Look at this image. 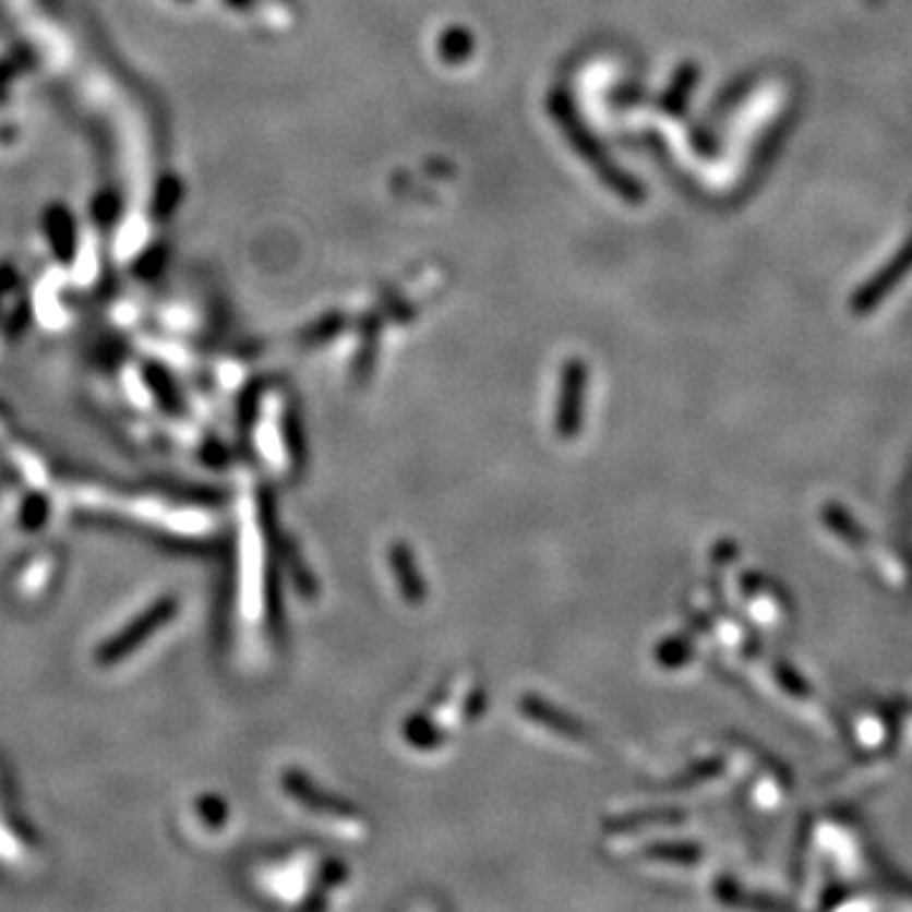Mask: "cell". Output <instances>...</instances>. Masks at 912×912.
Listing matches in <instances>:
<instances>
[{
	"label": "cell",
	"mask_w": 912,
	"mask_h": 912,
	"mask_svg": "<svg viewBox=\"0 0 912 912\" xmlns=\"http://www.w3.org/2000/svg\"><path fill=\"white\" fill-rule=\"evenodd\" d=\"M550 112H553L555 122L561 124V130L565 132V137H568L573 151H576L596 172H599V178L611 188L613 193L632 203H639L644 199V188L636 183L632 176H626L624 170H619L611 157L603 153L599 140H596L591 132L584 128V122H580V117L571 105L568 94L555 92L553 97H550Z\"/></svg>",
	"instance_id": "6da1fadb"
},
{
	"label": "cell",
	"mask_w": 912,
	"mask_h": 912,
	"mask_svg": "<svg viewBox=\"0 0 912 912\" xmlns=\"http://www.w3.org/2000/svg\"><path fill=\"white\" fill-rule=\"evenodd\" d=\"M586 383V368L578 358H573L565 363L563 371V396H561V429L571 431L576 429L578 421V400L580 393H584Z\"/></svg>",
	"instance_id": "7a4b0ae2"
},
{
	"label": "cell",
	"mask_w": 912,
	"mask_h": 912,
	"mask_svg": "<svg viewBox=\"0 0 912 912\" xmlns=\"http://www.w3.org/2000/svg\"><path fill=\"white\" fill-rule=\"evenodd\" d=\"M471 51H475V38L467 28L452 26L439 36V57L449 64H461L464 59L471 57Z\"/></svg>",
	"instance_id": "3957f363"
},
{
	"label": "cell",
	"mask_w": 912,
	"mask_h": 912,
	"mask_svg": "<svg viewBox=\"0 0 912 912\" xmlns=\"http://www.w3.org/2000/svg\"><path fill=\"white\" fill-rule=\"evenodd\" d=\"M695 82H697V69L695 67L684 64V67L677 69L672 86L664 92V97H662V107L667 109V112H672V115L682 112L684 101H687L692 89H695Z\"/></svg>",
	"instance_id": "277c9868"
}]
</instances>
